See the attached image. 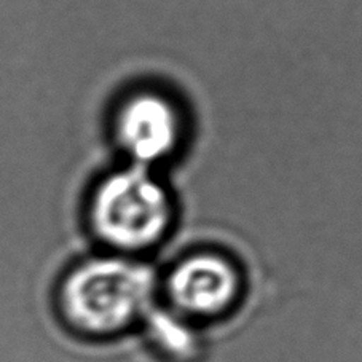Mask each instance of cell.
<instances>
[{
	"instance_id": "obj_1",
	"label": "cell",
	"mask_w": 362,
	"mask_h": 362,
	"mask_svg": "<svg viewBox=\"0 0 362 362\" xmlns=\"http://www.w3.org/2000/svg\"><path fill=\"white\" fill-rule=\"evenodd\" d=\"M158 302V268L114 252L88 255L61 274L54 308L69 332L91 341L139 332Z\"/></svg>"
},
{
	"instance_id": "obj_2",
	"label": "cell",
	"mask_w": 362,
	"mask_h": 362,
	"mask_svg": "<svg viewBox=\"0 0 362 362\" xmlns=\"http://www.w3.org/2000/svg\"><path fill=\"white\" fill-rule=\"evenodd\" d=\"M174 217L170 193L144 166L105 179L88 211L90 230L104 251L146 260L168 240Z\"/></svg>"
},
{
	"instance_id": "obj_3",
	"label": "cell",
	"mask_w": 362,
	"mask_h": 362,
	"mask_svg": "<svg viewBox=\"0 0 362 362\" xmlns=\"http://www.w3.org/2000/svg\"><path fill=\"white\" fill-rule=\"evenodd\" d=\"M247 292L245 265L222 249H192L158 270V302L204 329L232 320Z\"/></svg>"
},
{
	"instance_id": "obj_4",
	"label": "cell",
	"mask_w": 362,
	"mask_h": 362,
	"mask_svg": "<svg viewBox=\"0 0 362 362\" xmlns=\"http://www.w3.org/2000/svg\"><path fill=\"white\" fill-rule=\"evenodd\" d=\"M177 134L176 112L160 96H136L124 104L118 117V139L137 166L166 157L176 146Z\"/></svg>"
},
{
	"instance_id": "obj_5",
	"label": "cell",
	"mask_w": 362,
	"mask_h": 362,
	"mask_svg": "<svg viewBox=\"0 0 362 362\" xmlns=\"http://www.w3.org/2000/svg\"><path fill=\"white\" fill-rule=\"evenodd\" d=\"M139 332L160 362H203L208 356V329L185 320L157 302Z\"/></svg>"
}]
</instances>
